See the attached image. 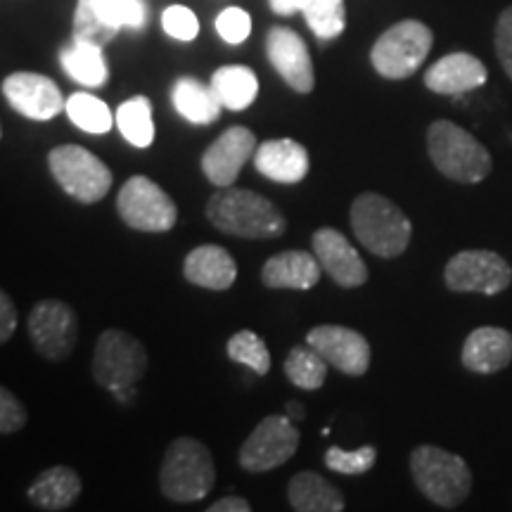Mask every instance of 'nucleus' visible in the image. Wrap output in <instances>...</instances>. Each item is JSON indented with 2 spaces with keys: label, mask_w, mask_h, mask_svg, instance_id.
I'll return each instance as SVG.
<instances>
[{
  "label": "nucleus",
  "mask_w": 512,
  "mask_h": 512,
  "mask_svg": "<svg viewBox=\"0 0 512 512\" xmlns=\"http://www.w3.org/2000/svg\"><path fill=\"white\" fill-rule=\"evenodd\" d=\"M207 219L226 235L245 240L280 238L287 228L283 209L273 200L247 188H223L209 197Z\"/></svg>",
  "instance_id": "f257e3e1"
},
{
  "label": "nucleus",
  "mask_w": 512,
  "mask_h": 512,
  "mask_svg": "<svg viewBox=\"0 0 512 512\" xmlns=\"http://www.w3.org/2000/svg\"><path fill=\"white\" fill-rule=\"evenodd\" d=\"M356 240L380 259H396L406 252L413 238V223L399 204L380 192H361L349 209Z\"/></svg>",
  "instance_id": "f03ea898"
},
{
  "label": "nucleus",
  "mask_w": 512,
  "mask_h": 512,
  "mask_svg": "<svg viewBox=\"0 0 512 512\" xmlns=\"http://www.w3.org/2000/svg\"><path fill=\"white\" fill-rule=\"evenodd\" d=\"M147 349L143 342L124 330H105L95 342L93 377L105 392L117 396L119 403L128 406L138 394V382L147 373Z\"/></svg>",
  "instance_id": "7ed1b4c3"
},
{
  "label": "nucleus",
  "mask_w": 512,
  "mask_h": 512,
  "mask_svg": "<svg viewBox=\"0 0 512 512\" xmlns=\"http://www.w3.org/2000/svg\"><path fill=\"white\" fill-rule=\"evenodd\" d=\"M427 152L441 176L456 183H482L494 169L491 152L463 126L448 119L432 121L427 128Z\"/></svg>",
  "instance_id": "20e7f679"
},
{
  "label": "nucleus",
  "mask_w": 512,
  "mask_h": 512,
  "mask_svg": "<svg viewBox=\"0 0 512 512\" xmlns=\"http://www.w3.org/2000/svg\"><path fill=\"white\" fill-rule=\"evenodd\" d=\"M216 467L211 451L200 439L178 437L169 444L159 470V489L174 503H195L211 494Z\"/></svg>",
  "instance_id": "39448f33"
},
{
  "label": "nucleus",
  "mask_w": 512,
  "mask_h": 512,
  "mask_svg": "<svg viewBox=\"0 0 512 512\" xmlns=\"http://www.w3.org/2000/svg\"><path fill=\"white\" fill-rule=\"evenodd\" d=\"M411 475L420 494L446 510L465 503L472 491V472L465 458L434 444H422L411 453Z\"/></svg>",
  "instance_id": "423d86ee"
},
{
  "label": "nucleus",
  "mask_w": 512,
  "mask_h": 512,
  "mask_svg": "<svg viewBox=\"0 0 512 512\" xmlns=\"http://www.w3.org/2000/svg\"><path fill=\"white\" fill-rule=\"evenodd\" d=\"M434 43L432 29L420 19H401L382 31L370 50V64L384 79L401 81L425 64Z\"/></svg>",
  "instance_id": "0eeeda50"
},
{
  "label": "nucleus",
  "mask_w": 512,
  "mask_h": 512,
  "mask_svg": "<svg viewBox=\"0 0 512 512\" xmlns=\"http://www.w3.org/2000/svg\"><path fill=\"white\" fill-rule=\"evenodd\" d=\"M48 169L57 185L83 204H95L112 188V169L81 145H57L48 155Z\"/></svg>",
  "instance_id": "6e6552de"
},
{
  "label": "nucleus",
  "mask_w": 512,
  "mask_h": 512,
  "mask_svg": "<svg viewBox=\"0 0 512 512\" xmlns=\"http://www.w3.org/2000/svg\"><path fill=\"white\" fill-rule=\"evenodd\" d=\"M117 211L128 228L140 233H169L178 221L176 202L147 176L128 178L119 190Z\"/></svg>",
  "instance_id": "1a4fd4ad"
},
{
  "label": "nucleus",
  "mask_w": 512,
  "mask_h": 512,
  "mask_svg": "<svg viewBox=\"0 0 512 512\" xmlns=\"http://www.w3.org/2000/svg\"><path fill=\"white\" fill-rule=\"evenodd\" d=\"M444 283L458 294H486L496 297L512 283V268L508 261L491 249H463L448 259L444 268Z\"/></svg>",
  "instance_id": "9d476101"
},
{
  "label": "nucleus",
  "mask_w": 512,
  "mask_h": 512,
  "mask_svg": "<svg viewBox=\"0 0 512 512\" xmlns=\"http://www.w3.org/2000/svg\"><path fill=\"white\" fill-rule=\"evenodd\" d=\"M299 448V427L287 415H268L254 427L240 448V467L245 472H268L285 465Z\"/></svg>",
  "instance_id": "9b49d317"
},
{
  "label": "nucleus",
  "mask_w": 512,
  "mask_h": 512,
  "mask_svg": "<svg viewBox=\"0 0 512 512\" xmlns=\"http://www.w3.org/2000/svg\"><path fill=\"white\" fill-rule=\"evenodd\" d=\"M29 339L38 354L48 361H67L79 339V318L69 304L60 299H41L27 318Z\"/></svg>",
  "instance_id": "f8f14e48"
},
{
  "label": "nucleus",
  "mask_w": 512,
  "mask_h": 512,
  "mask_svg": "<svg viewBox=\"0 0 512 512\" xmlns=\"http://www.w3.org/2000/svg\"><path fill=\"white\" fill-rule=\"evenodd\" d=\"M306 344L316 349L332 368L351 377L366 375L373 361L368 339L344 325H316L306 335Z\"/></svg>",
  "instance_id": "ddd939ff"
},
{
  "label": "nucleus",
  "mask_w": 512,
  "mask_h": 512,
  "mask_svg": "<svg viewBox=\"0 0 512 512\" xmlns=\"http://www.w3.org/2000/svg\"><path fill=\"white\" fill-rule=\"evenodd\" d=\"M3 98L12 110L34 121H50L64 110L67 100L50 76L15 72L3 79Z\"/></svg>",
  "instance_id": "4468645a"
},
{
  "label": "nucleus",
  "mask_w": 512,
  "mask_h": 512,
  "mask_svg": "<svg viewBox=\"0 0 512 512\" xmlns=\"http://www.w3.org/2000/svg\"><path fill=\"white\" fill-rule=\"evenodd\" d=\"M266 55L275 72L280 74L294 93L309 95L316 88V72L309 46L290 27H273L266 34Z\"/></svg>",
  "instance_id": "2eb2a0df"
},
{
  "label": "nucleus",
  "mask_w": 512,
  "mask_h": 512,
  "mask_svg": "<svg viewBox=\"0 0 512 512\" xmlns=\"http://www.w3.org/2000/svg\"><path fill=\"white\" fill-rule=\"evenodd\" d=\"M256 136L245 126H230L211 143L200 159L202 174L216 188H228L238 181L240 171L256 155Z\"/></svg>",
  "instance_id": "dca6fc26"
},
{
  "label": "nucleus",
  "mask_w": 512,
  "mask_h": 512,
  "mask_svg": "<svg viewBox=\"0 0 512 512\" xmlns=\"http://www.w3.org/2000/svg\"><path fill=\"white\" fill-rule=\"evenodd\" d=\"M311 245L313 254L320 261V268H323L325 275H330L332 283L347 287V290L368 283L366 261L361 259V254L356 252L347 235L335 228H318L313 233Z\"/></svg>",
  "instance_id": "f3484780"
},
{
  "label": "nucleus",
  "mask_w": 512,
  "mask_h": 512,
  "mask_svg": "<svg viewBox=\"0 0 512 512\" xmlns=\"http://www.w3.org/2000/svg\"><path fill=\"white\" fill-rule=\"evenodd\" d=\"M489 72L484 62L470 53L441 57L425 72V86L437 95H463L482 88Z\"/></svg>",
  "instance_id": "a211bd4d"
},
{
  "label": "nucleus",
  "mask_w": 512,
  "mask_h": 512,
  "mask_svg": "<svg viewBox=\"0 0 512 512\" xmlns=\"http://www.w3.org/2000/svg\"><path fill=\"white\" fill-rule=\"evenodd\" d=\"M465 370L477 375L501 373L512 363V332L494 325H482L472 330L460 354Z\"/></svg>",
  "instance_id": "6ab92c4d"
},
{
  "label": "nucleus",
  "mask_w": 512,
  "mask_h": 512,
  "mask_svg": "<svg viewBox=\"0 0 512 512\" xmlns=\"http://www.w3.org/2000/svg\"><path fill=\"white\" fill-rule=\"evenodd\" d=\"M254 166L261 176L275 183H302L309 174V152L292 138L266 140L256 147Z\"/></svg>",
  "instance_id": "aec40b11"
},
{
  "label": "nucleus",
  "mask_w": 512,
  "mask_h": 512,
  "mask_svg": "<svg viewBox=\"0 0 512 512\" xmlns=\"http://www.w3.org/2000/svg\"><path fill=\"white\" fill-rule=\"evenodd\" d=\"M318 256L304 249H287L271 256L261 268V283L271 290H313L320 283Z\"/></svg>",
  "instance_id": "412c9836"
},
{
  "label": "nucleus",
  "mask_w": 512,
  "mask_h": 512,
  "mask_svg": "<svg viewBox=\"0 0 512 512\" xmlns=\"http://www.w3.org/2000/svg\"><path fill=\"white\" fill-rule=\"evenodd\" d=\"M183 275L190 285L223 292L238 278V264L233 254L221 245H200L190 249L183 261Z\"/></svg>",
  "instance_id": "4be33fe9"
},
{
  "label": "nucleus",
  "mask_w": 512,
  "mask_h": 512,
  "mask_svg": "<svg viewBox=\"0 0 512 512\" xmlns=\"http://www.w3.org/2000/svg\"><path fill=\"white\" fill-rule=\"evenodd\" d=\"M81 477L69 465H53L43 470L27 489L29 503L38 510L60 512L72 508L81 496Z\"/></svg>",
  "instance_id": "5701e85b"
},
{
  "label": "nucleus",
  "mask_w": 512,
  "mask_h": 512,
  "mask_svg": "<svg viewBox=\"0 0 512 512\" xmlns=\"http://www.w3.org/2000/svg\"><path fill=\"white\" fill-rule=\"evenodd\" d=\"M287 501L297 512H342L344 494L318 472L304 470L287 484Z\"/></svg>",
  "instance_id": "b1692460"
},
{
  "label": "nucleus",
  "mask_w": 512,
  "mask_h": 512,
  "mask_svg": "<svg viewBox=\"0 0 512 512\" xmlns=\"http://www.w3.org/2000/svg\"><path fill=\"white\" fill-rule=\"evenodd\" d=\"M171 100H174L176 112L183 119H188L190 124L209 126L221 117L223 102L216 95L211 83H202L200 79H192V76H183L174 83V91H171Z\"/></svg>",
  "instance_id": "393cba45"
},
{
  "label": "nucleus",
  "mask_w": 512,
  "mask_h": 512,
  "mask_svg": "<svg viewBox=\"0 0 512 512\" xmlns=\"http://www.w3.org/2000/svg\"><path fill=\"white\" fill-rule=\"evenodd\" d=\"M211 88L219 95L226 110L242 112L259 95V79L245 64H226L211 74Z\"/></svg>",
  "instance_id": "a878e982"
},
{
  "label": "nucleus",
  "mask_w": 512,
  "mask_h": 512,
  "mask_svg": "<svg viewBox=\"0 0 512 512\" xmlns=\"http://www.w3.org/2000/svg\"><path fill=\"white\" fill-rule=\"evenodd\" d=\"M60 62L64 74L76 83H81V86L100 88L110 79V67H107L105 53H102L100 46H93V43L74 41L72 46L62 50Z\"/></svg>",
  "instance_id": "bb28decb"
},
{
  "label": "nucleus",
  "mask_w": 512,
  "mask_h": 512,
  "mask_svg": "<svg viewBox=\"0 0 512 512\" xmlns=\"http://www.w3.org/2000/svg\"><path fill=\"white\" fill-rule=\"evenodd\" d=\"M119 133L133 147H150L155 140V119H152V102L145 95L121 102L117 110Z\"/></svg>",
  "instance_id": "cd10ccee"
},
{
  "label": "nucleus",
  "mask_w": 512,
  "mask_h": 512,
  "mask_svg": "<svg viewBox=\"0 0 512 512\" xmlns=\"http://www.w3.org/2000/svg\"><path fill=\"white\" fill-rule=\"evenodd\" d=\"M328 366L330 363L316 349L306 344V347L290 349L283 370L294 387L304 389V392H316L328 380Z\"/></svg>",
  "instance_id": "c85d7f7f"
},
{
  "label": "nucleus",
  "mask_w": 512,
  "mask_h": 512,
  "mask_svg": "<svg viewBox=\"0 0 512 512\" xmlns=\"http://www.w3.org/2000/svg\"><path fill=\"white\" fill-rule=\"evenodd\" d=\"M64 110H67V117L72 119V124L79 126L81 131L93 133V136H102V133H107L117 124V117H112L107 102H102L91 93L69 95Z\"/></svg>",
  "instance_id": "c756f323"
},
{
  "label": "nucleus",
  "mask_w": 512,
  "mask_h": 512,
  "mask_svg": "<svg viewBox=\"0 0 512 512\" xmlns=\"http://www.w3.org/2000/svg\"><path fill=\"white\" fill-rule=\"evenodd\" d=\"M102 24L112 29H143L147 22V8L143 0H83Z\"/></svg>",
  "instance_id": "7c9ffc66"
},
{
  "label": "nucleus",
  "mask_w": 512,
  "mask_h": 512,
  "mask_svg": "<svg viewBox=\"0 0 512 512\" xmlns=\"http://www.w3.org/2000/svg\"><path fill=\"white\" fill-rule=\"evenodd\" d=\"M302 15L320 41H332V38L342 36L344 27H347L344 0H309Z\"/></svg>",
  "instance_id": "2f4dec72"
},
{
  "label": "nucleus",
  "mask_w": 512,
  "mask_h": 512,
  "mask_svg": "<svg viewBox=\"0 0 512 512\" xmlns=\"http://www.w3.org/2000/svg\"><path fill=\"white\" fill-rule=\"evenodd\" d=\"M228 356L230 361L247 366L254 375L264 377L271 370V351H268L266 342L252 330H240L228 339Z\"/></svg>",
  "instance_id": "473e14b6"
},
{
  "label": "nucleus",
  "mask_w": 512,
  "mask_h": 512,
  "mask_svg": "<svg viewBox=\"0 0 512 512\" xmlns=\"http://www.w3.org/2000/svg\"><path fill=\"white\" fill-rule=\"evenodd\" d=\"M377 460L375 446H361L356 451H344L339 446H330L325 451V467L332 472H339V475H366V472L373 470Z\"/></svg>",
  "instance_id": "72a5a7b5"
},
{
  "label": "nucleus",
  "mask_w": 512,
  "mask_h": 512,
  "mask_svg": "<svg viewBox=\"0 0 512 512\" xmlns=\"http://www.w3.org/2000/svg\"><path fill=\"white\" fill-rule=\"evenodd\" d=\"M119 31L107 27V24H102L98 17L93 15V10L88 8L83 0L76 3V10H74V41L79 43H93V46H100L105 48L107 43L114 41V36H117Z\"/></svg>",
  "instance_id": "f704fd0d"
},
{
  "label": "nucleus",
  "mask_w": 512,
  "mask_h": 512,
  "mask_svg": "<svg viewBox=\"0 0 512 512\" xmlns=\"http://www.w3.org/2000/svg\"><path fill=\"white\" fill-rule=\"evenodd\" d=\"M162 29L166 36L181 43H190L200 34V19L185 5H169L162 15Z\"/></svg>",
  "instance_id": "c9c22d12"
},
{
  "label": "nucleus",
  "mask_w": 512,
  "mask_h": 512,
  "mask_svg": "<svg viewBox=\"0 0 512 512\" xmlns=\"http://www.w3.org/2000/svg\"><path fill=\"white\" fill-rule=\"evenodd\" d=\"M216 34H219L228 46H240L252 34V17L242 8H226L216 17Z\"/></svg>",
  "instance_id": "e433bc0d"
},
{
  "label": "nucleus",
  "mask_w": 512,
  "mask_h": 512,
  "mask_svg": "<svg viewBox=\"0 0 512 512\" xmlns=\"http://www.w3.org/2000/svg\"><path fill=\"white\" fill-rule=\"evenodd\" d=\"M29 422V413L24 403L10 392L8 387L0 389V432L15 434Z\"/></svg>",
  "instance_id": "4c0bfd02"
},
{
  "label": "nucleus",
  "mask_w": 512,
  "mask_h": 512,
  "mask_svg": "<svg viewBox=\"0 0 512 512\" xmlns=\"http://www.w3.org/2000/svg\"><path fill=\"white\" fill-rule=\"evenodd\" d=\"M494 46H496V57L498 62H501L503 72L508 74V79L512 81V5L498 15L496 31H494Z\"/></svg>",
  "instance_id": "58836bf2"
},
{
  "label": "nucleus",
  "mask_w": 512,
  "mask_h": 512,
  "mask_svg": "<svg viewBox=\"0 0 512 512\" xmlns=\"http://www.w3.org/2000/svg\"><path fill=\"white\" fill-rule=\"evenodd\" d=\"M17 330V306L8 292H0V342L8 344Z\"/></svg>",
  "instance_id": "ea45409f"
},
{
  "label": "nucleus",
  "mask_w": 512,
  "mask_h": 512,
  "mask_svg": "<svg viewBox=\"0 0 512 512\" xmlns=\"http://www.w3.org/2000/svg\"><path fill=\"white\" fill-rule=\"evenodd\" d=\"M207 510L209 512H249L252 510V505H249L247 498L242 496H226V498H219L214 505H209Z\"/></svg>",
  "instance_id": "a19ab883"
},
{
  "label": "nucleus",
  "mask_w": 512,
  "mask_h": 512,
  "mask_svg": "<svg viewBox=\"0 0 512 512\" xmlns=\"http://www.w3.org/2000/svg\"><path fill=\"white\" fill-rule=\"evenodd\" d=\"M268 3H271V10L275 15L290 17L294 12H302L309 0H268Z\"/></svg>",
  "instance_id": "79ce46f5"
},
{
  "label": "nucleus",
  "mask_w": 512,
  "mask_h": 512,
  "mask_svg": "<svg viewBox=\"0 0 512 512\" xmlns=\"http://www.w3.org/2000/svg\"><path fill=\"white\" fill-rule=\"evenodd\" d=\"M285 415H287V418H290V420H294V422L304 420V406H302V403H297V401H290V403H287Z\"/></svg>",
  "instance_id": "37998d69"
}]
</instances>
